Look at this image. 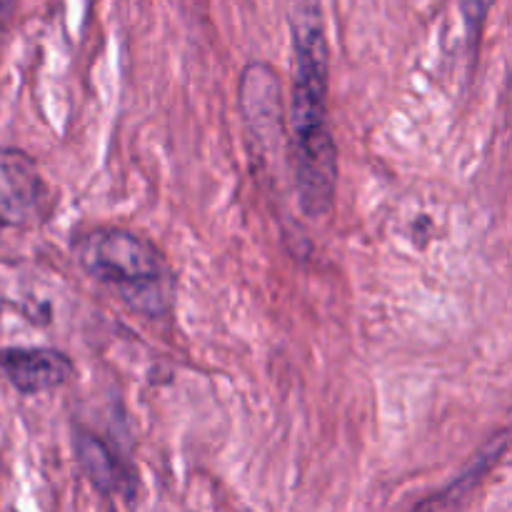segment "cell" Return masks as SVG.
<instances>
[{"label":"cell","mask_w":512,"mask_h":512,"mask_svg":"<svg viewBox=\"0 0 512 512\" xmlns=\"http://www.w3.org/2000/svg\"><path fill=\"white\" fill-rule=\"evenodd\" d=\"M70 248L80 270L113 290L130 310L150 318L173 310L178 280L150 238L115 225H98L80 230Z\"/></svg>","instance_id":"cell-2"},{"label":"cell","mask_w":512,"mask_h":512,"mask_svg":"<svg viewBox=\"0 0 512 512\" xmlns=\"http://www.w3.org/2000/svg\"><path fill=\"white\" fill-rule=\"evenodd\" d=\"M73 440L80 470L95 490H100L103 495H113V498H133L138 478H135L128 460L120 458L118 450L110 448L103 438H98L90 430H78Z\"/></svg>","instance_id":"cell-6"},{"label":"cell","mask_w":512,"mask_h":512,"mask_svg":"<svg viewBox=\"0 0 512 512\" xmlns=\"http://www.w3.org/2000/svg\"><path fill=\"white\" fill-rule=\"evenodd\" d=\"M0 378L20 395H40L68 385L75 363L58 348H0Z\"/></svg>","instance_id":"cell-5"},{"label":"cell","mask_w":512,"mask_h":512,"mask_svg":"<svg viewBox=\"0 0 512 512\" xmlns=\"http://www.w3.org/2000/svg\"><path fill=\"white\" fill-rule=\"evenodd\" d=\"M48 183L25 150L0 145V230L38 225L50 210Z\"/></svg>","instance_id":"cell-3"},{"label":"cell","mask_w":512,"mask_h":512,"mask_svg":"<svg viewBox=\"0 0 512 512\" xmlns=\"http://www.w3.org/2000/svg\"><path fill=\"white\" fill-rule=\"evenodd\" d=\"M460 3V13H463V23L465 30H468V38L473 50L478 48L480 35H483L485 23H488V15L493 10L495 0H458Z\"/></svg>","instance_id":"cell-7"},{"label":"cell","mask_w":512,"mask_h":512,"mask_svg":"<svg viewBox=\"0 0 512 512\" xmlns=\"http://www.w3.org/2000/svg\"><path fill=\"white\" fill-rule=\"evenodd\" d=\"M240 110L245 125L260 148H278L283 138V98L278 70L268 63H250L240 73Z\"/></svg>","instance_id":"cell-4"},{"label":"cell","mask_w":512,"mask_h":512,"mask_svg":"<svg viewBox=\"0 0 512 512\" xmlns=\"http://www.w3.org/2000/svg\"><path fill=\"white\" fill-rule=\"evenodd\" d=\"M293 95L290 160L298 203L308 218L333 210L338 193V145L330 125V48L320 0H290Z\"/></svg>","instance_id":"cell-1"},{"label":"cell","mask_w":512,"mask_h":512,"mask_svg":"<svg viewBox=\"0 0 512 512\" xmlns=\"http://www.w3.org/2000/svg\"><path fill=\"white\" fill-rule=\"evenodd\" d=\"M10 10H13V0H0V35H3L5 25H8Z\"/></svg>","instance_id":"cell-8"}]
</instances>
